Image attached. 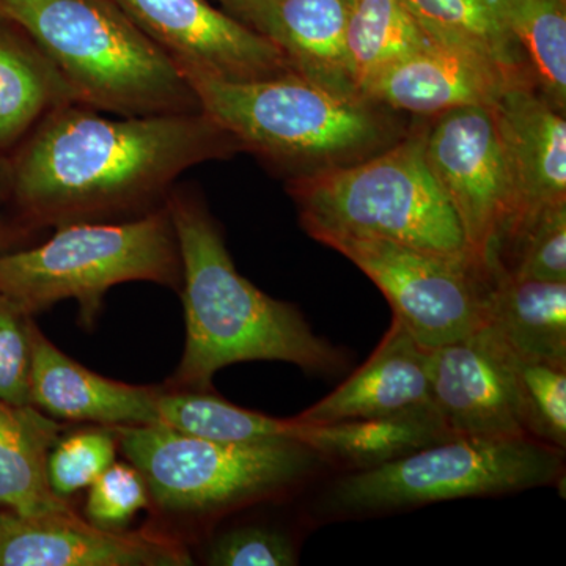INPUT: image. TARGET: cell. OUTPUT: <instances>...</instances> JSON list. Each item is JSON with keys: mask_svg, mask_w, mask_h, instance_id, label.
Returning a JSON list of instances; mask_svg holds the SVG:
<instances>
[{"mask_svg": "<svg viewBox=\"0 0 566 566\" xmlns=\"http://www.w3.org/2000/svg\"><path fill=\"white\" fill-rule=\"evenodd\" d=\"M237 148L202 111L111 118L71 103L25 137L10 196L40 226L96 222L166 200L186 170Z\"/></svg>", "mask_w": 566, "mask_h": 566, "instance_id": "cell-1", "label": "cell"}, {"mask_svg": "<svg viewBox=\"0 0 566 566\" xmlns=\"http://www.w3.org/2000/svg\"><path fill=\"white\" fill-rule=\"evenodd\" d=\"M181 259L186 348L177 389L207 392L227 365L281 360L304 371L333 374L344 354L318 337L292 304L273 300L238 273L218 223L191 192L166 199Z\"/></svg>", "mask_w": 566, "mask_h": 566, "instance_id": "cell-2", "label": "cell"}, {"mask_svg": "<svg viewBox=\"0 0 566 566\" xmlns=\"http://www.w3.org/2000/svg\"><path fill=\"white\" fill-rule=\"evenodd\" d=\"M82 106L118 117L200 112L177 63L112 0H0Z\"/></svg>", "mask_w": 566, "mask_h": 566, "instance_id": "cell-3", "label": "cell"}, {"mask_svg": "<svg viewBox=\"0 0 566 566\" xmlns=\"http://www.w3.org/2000/svg\"><path fill=\"white\" fill-rule=\"evenodd\" d=\"M292 193L312 238H378L472 264L455 211L424 158V133L367 161L297 178Z\"/></svg>", "mask_w": 566, "mask_h": 566, "instance_id": "cell-4", "label": "cell"}, {"mask_svg": "<svg viewBox=\"0 0 566 566\" xmlns=\"http://www.w3.org/2000/svg\"><path fill=\"white\" fill-rule=\"evenodd\" d=\"M126 282L180 285V251L166 205L133 221L65 223L46 243L0 255V293L31 315L74 300L88 327L106 293Z\"/></svg>", "mask_w": 566, "mask_h": 566, "instance_id": "cell-5", "label": "cell"}, {"mask_svg": "<svg viewBox=\"0 0 566 566\" xmlns=\"http://www.w3.org/2000/svg\"><path fill=\"white\" fill-rule=\"evenodd\" d=\"M565 450L534 438L455 436L342 476L324 495L331 515L359 516L553 485Z\"/></svg>", "mask_w": 566, "mask_h": 566, "instance_id": "cell-6", "label": "cell"}, {"mask_svg": "<svg viewBox=\"0 0 566 566\" xmlns=\"http://www.w3.org/2000/svg\"><path fill=\"white\" fill-rule=\"evenodd\" d=\"M111 428L153 501L182 515H211L273 497L327 461L293 441L216 442L161 423Z\"/></svg>", "mask_w": 566, "mask_h": 566, "instance_id": "cell-7", "label": "cell"}, {"mask_svg": "<svg viewBox=\"0 0 566 566\" xmlns=\"http://www.w3.org/2000/svg\"><path fill=\"white\" fill-rule=\"evenodd\" d=\"M200 111L241 148L279 163H335L374 147L381 122L360 96L297 73L229 81L188 74Z\"/></svg>", "mask_w": 566, "mask_h": 566, "instance_id": "cell-8", "label": "cell"}, {"mask_svg": "<svg viewBox=\"0 0 566 566\" xmlns=\"http://www.w3.org/2000/svg\"><path fill=\"white\" fill-rule=\"evenodd\" d=\"M315 240L356 264L424 348L455 342L486 323L491 277L471 263L378 238L323 233Z\"/></svg>", "mask_w": 566, "mask_h": 566, "instance_id": "cell-9", "label": "cell"}, {"mask_svg": "<svg viewBox=\"0 0 566 566\" xmlns=\"http://www.w3.org/2000/svg\"><path fill=\"white\" fill-rule=\"evenodd\" d=\"M424 158L444 192L475 270L491 277L513 212V182L494 106L439 115L424 133Z\"/></svg>", "mask_w": 566, "mask_h": 566, "instance_id": "cell-10", "label": "cell"}, {"mask_svg": "<svg viewBox=\"0 0 566 566\" xmlns=\"http://www.w3.org/2000/svg\"><path fill=\"white\" fill-rule=\"evenodd\" d=\"M182 71L229 81L294 73L262 33L208 0H112Z\"/></svg>", "mask_w": 566, "mask_h": 566, "instance_id": "cell-11", "label": "cell"}, {"mask_svg": "<svg viewBox=\"0 0 566 566\" xmlns=\"http://www.w3.org/2000/svg\"><path fill=\"white\" fill-rule=\"evenodd\" d=\"M430 398L450 434L527 436L517 403L515 353L488 323L431 349Z\"/></svg>", "mask_w": 566, "mask_h": 566, "instance_id": "cell-12", "label": "cell"}, {"mask_svg": "<svg viewBox=\"0 0 566 566\" xmlns=\"http://www.w3.org/2000/svg\"><path fill=\"white\" fill-rule=\"evenodd\" d=\"M180 539L158 532H117L74 510L44 516L0 512V566H188Z\"/></svg>", "mask_w": 566, "mask_h": 566, "instance_id": "cell-13", "label": "cell"}, {"mask_svg": "<svg viewBox=\"0 0 566 566\" xmlns=\"http://www.w3.org/2000/svg\"><path fill=\"white\" fill-rule=\"evenodd\" d=\"M494 114L513 182L512 219L501 249L542 212L566 205V122L565 111L536 92L535 82L506 87Z\"/></svg>", "mask_w": 566, "mask_h": 566, "instance_id": "cell-14", "label": "cell"}, {"mask_svg": "<svg viewBox=\"0 0 566 566\" xmlns=\"http://www.w3.org/2000/svg\"><path fill=\"white\" fill-rule=\"evenodd\" d=\"M512 81L493 65L430 40L387 66L360 91L368 103L394 109L441 115L468 106H494Z\"/></svg>", "mask_w": 566, "mask_h": 566, "instance_id": "cell-15", "label": "cell"}, {"mask_svg": "<svg viewBox=\"0 0 566 566\" xmlns=\"http://www.w3.org/2000/svg\"><path fill=\"white\" fill-rule=\"evenodd\" d=\"M31 405L55 419L103 427L158 422L163 390L114 381L74 363L32 324Z\"/></svg>", "mask_w": 566, "mask_h": 566, "instance_id": "cell-16", "label": "cell"}, {"mask_svg": "<svg viewBox=\"0 0 566 566\" xmlns=\"http://www.w3.org/2000/svg\"><path fill=\"white\" fill-rule=\"evenodd\" d=\"M430 348L394 318L381 344L344 385L294 419L334 423L400 415L431 405Z\"/></svg>", "mask_w": 566, "mask_h": 566, "instance_id": "cell-17", "label": "cell"}, {"mask_svg": "<svg viewBox=\"0 0 566 566\" xmlns=\"http://www.w3.org/2000/svg\"><path fill=\"white\" fill-rule=\"evenodd\" d=\"M227 13L273 41L294 73L345 95H357L345 65L349 0H230Z\"/></svg>", "mask_w": 566, "mask_h": 566, "instance_id": "cell-18", "label": "cell"}, {"mask_svg": "<svg viewBox=\"0 0 566 566\" xmlns=\"http://www.w3.org/2000/svg\"><path fill=\"white\" fill-rule=\"evenodd\" d=\"M76 103L51 59L0 13V150L14 147L52 111Z\"/></svg>", "mask_w": 566, "mask_h": 566, "instance_id": "cell-19", "label": "cell"}, {"mask_svg": "<svg viewBox=\"0 0 566 566\" xmlns=\"http://www.w3.org/2000/svg\"><path fill=\"white\" fill-rule=\"evenodd\" d=\"M486 323L523 359L566 363V282L491 274Z\"/></svg>", "mask_w": 566, "mask_h": 566, "instance_id": "cell-20", "label": "cell"}, {"mask_svg": "<svg viewBox=\"0 0 566 566\" xmlns=\"http://www.w3.org/2000/svg\"><path fill=\"white\" fill-rule=\"evenodd\" d=\"M59 434L61 424L35 406L0 400V506L21 516L73 510L48 480V457Z\"/></svg>", "mask_w": 566, "mask_h": 566, "instance_id": "cell-21", "label": "cell"}, {"mask_svg": "<svg viewBox=\"0 0 566 566\" xmlns=\"http://www.w3.org/2000/svg\"><path fill=\"white\" fill-rule=\"evenodd\" d=\"M296 442L311 447L326 460L340 461L354 471L389 463L434 442L455 438L439 419L433 406L375 419L334 423L296 420Z\"/></svg>", "mask_w": 566, "mask_h": 566, "instance_id": "cell-22", "label": "cell"}, {"mask_svg": "<svg viewBox=\"0 0 566 566\" xmlns=\"http://www.w3.org/2000/svg\"><path fill=\"white\" fill-rule=\"evenodd\" d=\"M430 40L405 0H349L345 65L353 91L360 96L376 74Z\"/></svg>", "mask_w": 566, "mask_h": 566, "instance_id": "cell-23", "label": "cell"}, {"mask_svg": "<svg viewBox=\"0 0 566 566\" xmlns=\"http://www.w3.org/2000/svg\"><path fill=\"white\" fill-rule=\"evenodd\" d=\"M436 43L482 59L512 81H534L523 51L485 0H405Z\"/></svg>", "mask_w": 566, "mask_h": 566, "instance_id": "cell-24", "label": "cell"}, {"mask_svg": "<svg viewBox=\"0 0 566 566\" xmlns=\"http://www.w3.org/2000/svg\"><path fill=\"white\" fill-rule=\"evenodd\" d=\"M524 52L539 93L565 111L566 0H485Z\"/></svg>", "mask_w": 566, "mask_h": 566, "instance_id": "cell-25", "label": "cell"}, {"mask_svg": "<svg viewBox=\"0 0 566 566\" xmlns=\"http://www.w3.org/2000/svg\"><path fill=\"white\" fill-rule=\"evenodd\" d=\"M156 423L216 442H296L294 419L260 415L196 390L161 392Z\"/></svg>", "mask_w": 566, "mask_h": 566, "instance_id": "cell-26", "label": "cell"}, {"mask_svg": "<svg viewBox=\"0 0 566 566\" xmlns=\"http://www.w3.org/2000/svg\"><path fill=\"white\" fill-rule=\"evenodd\" d=\"M517 403L527 436L566 447V363L523 359L515 354Z\"/></svg>", "mask_w": 566, "mask_h": 566, "instance_id": "cell-27", "label": "cell"}, {"mask_svg": "<svg viewBox=\"0 0 566 566\" xmlns=\"http://www.w3.org/2000/svg\"><path fill=\"white\" fill-rule=\"evenodd\" d=\"M512 249L506 273L532 281L566 282V205L549 208L499 249ZM499 263V262H497Z\"/></svg>", "mask_w": 566, "mask_h": 566, "instance_id": "cell-28", "label": "cell"}, {"mask_svg": "<svg viewBox=\"0 0 566 566\" xmlns=\"http://www.w3.org/2000/svg\"><path fill=\"white\" fill-rule=\"evenodd\" d=\"M117 436L111 427L77 431L59 442L48 457V480L59 497L66 499L95 480L115 463Z\"/></svg>", "mask_w": 566, "mask_h": 566, "instance_id": "cell-29", "label": "cell"}, {"mask_svg": "<svg viewBox=\"0 0 566 566\" xmlns=\"http://www.w3.org/2000/svg\"><path fill=\"white\" fill-rule=\"evenodd\" d=\"M32 319L17 301L0 293V400L31 405Z\"/></svg>", "mask_w": 566, "mask_h": 566, "instance_id": "cell-30", "label": "cell"}, {"mask_svg": "<svg viewBox=\"0 0 566 566\" xmlns=\"http://www.w3.org/2000/svg\"><path fill=\"white\" fill-rule=\"evenodd\" d=\"M150 493L144 476L134 465L114 463L91 486L85 515L103 528L125 527L148 505Z\"/></svg>", "mask_w": 566, "mask_h": 566, "instance_id": "cell-31", "label": "cell"}, {"mask_svg": "<svg viewBox=\"0 0 566 566\" xmlns=\"http://www.w3.org/2000/svg\"><path fill=\"white\" fill-rule=\"evenodd\" d=\"M207 562L218 566H293L296 547L289 536L273 528L244 526L216 536L208 546Z\"/></svg>", "mask_w": 566, "mask_h": 566, "instance_id": "cell-32", "label": "cell"}, {"mask_svg": "<svg viewBox=\"0 0 566 566\" xmlns=\"http://www.w3.org/2000/svg\"><path fill=\"white\" fill-rule=\"evenodd\" d=\"M11 192V161L0 156V202L10 197Z\"/></svg>", "mask_w": 566, "mask_h": 566, "instance_id": "cell-33", "label": "cell"}, {"mask_svg": "<svg viewBox=\"0 0 566 566\" xmlns=\"http://www.w3.org/2000/svg\"><path fill=\"white\" fill-rule=\"evenodd\" d=\"M6 230L0 229V245H2L3 240H6Z\"/></svg>", "mask_w": 566, "mask_h": 566, "instance_id": "cell-34", "label": "cell"}, {"mask_svg": "<svg viewBox=\"0 0 566 566\" xmlns=\"http://www.w3.org/2000/svg\"><path fill=\"white\" fill-rule=\"evenodd\" d=\"M219 3H221L222 7H226L227 3L230 2V0H218Z\"/></svg>", "mask_w": 566, "mask_h": 566, "instance_id": "cell-35", "label": "cell"}]
</instances>
